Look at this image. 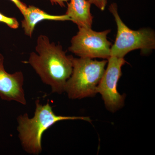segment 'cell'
<instances>
[{"label":"cell","mask_w":155,"mask_h":155,"mask_svg":"<svg viewBox=\"0 0 155 155\" xmlns=\"http://www.w3.org/2000/svg\"><path fill=\"white\" fill-rule=\"evenodd\" d=\"M109 10L114 16L117 26L116 40L111 48V56L124 58L134 50H140L143 54H146L155 49L153 30L148 28L133 30L128 28L120 18L116 3L111 4Z\"/></svg>","instance_id":"cell-4"},{"label":"cell","mask_w":155,"mask_h":155,"mask_svg":"<svg viewBox=\"0 0 155 155\" xmlns=\"http://www.w3.org/2000/svg\"><path fill=\"white\" fill-rule=\"evenodd\" d=\"M107 61L89 58L72 59V71L67 80L65 92L70 99H81L94 97Z\"/></svg>","instance_id":"cell-3"},{"label":"cell","mask_w":155,"mask_h":155,"mask_svg":"<svg viewBox=\"0 0 155 155\" xmlns=\"http://www.w3.org/2000/svg\"><path fill=\"white\" fill-rule=\"evenodd\" d=\"M24 19L21 21L22 27L26 36L31 37L35 26L39 22L45 20L52 21H70L66 15H54L48 14L38 8L32 5L27 6Z\"/></svg>","instance_id":"cell-8"},{"label":"cell","mask_w":155,"mask_h":155,"mask_svg":"<svg viewBox=\"0 0 155 155\" xmlns=\"http://www.w3.org/2000/svg\"><path fill=\"white\" fill-rule=\"evenodd\" d=\"M107 67L97 87V93L101 95L108 110L115 113L123 107L125 95L117 90V84L122 75V68L126 63L124 58L111 56Z\"/></svg>","instance_id":"cell-6"},{"label":"cell","mask_w":155,"mask_h":155,"mask_svg":"<svg viewBox=\"0 0 155 155\" xmlns=\"http://www.w3.org/2000/svg\"><path fill=\"white\" fill-rule=\"evenodd\" d=\"M35 52L30 53L28 63L52 92H65L67 80L72 71V56L67 55L60 44L50 41L47 36L38 37Z\"/></svg>","instance_id":"cell-1"},{"label":"cell","mask_w":155,"mask_h":155,"mask_svg":"<svg viewBox=\"0 0 155 155\" xmlns=\"http://www.w3.org/2000/svg\"><path fill=\"white\" fill-rule=\"evenodd\" d=\"M66 14L79 28H91L93 17L91 4L87 0H69Z\"/></svg>","instance_id":"cell-9"},{"label":"cell","mask_w":155,"mask_h":155,"mask_svg":"<svg viewBox=\"0 0 155 155\" xmlns=\"http://www.w3.org/2000/svg\"><path fill=\"white\" fill-rule=\"evenodd\" d=\"M110 30L95 31L89 28H79L72 38L69 51L79 58L108 60L111 56L112 44L107 36Z\"/></svg>","instance_id":"cell-5"},{"label":"cell","mask_w":155,"mask_h":155,"mask_svg":"<svg viewBox=\"0 0 155 155\" xmlns=\"http://www.w3.org/2000/svg\"><path fill=\"white\" fill-rule=\"evenodd\" d=\"M0 22L5 23L12 29L19 28V23L16 18L8 17L0 12Z\"/></svg>","instance_id":"cell-10"},{"label":"cell","mask_w":155,"mask_h":155,"mask_svg":"<svg viewBox=\"0 0 155 155\" xmlns=\"http://www.w3.org/2000/svg\"><path fill=\"white\" fill-rule=\"evenodd\" d=\"M52 5L55 4L61 7H66V3H68L69 0H49Z\"/></svg>","instance_id":"cell-13"},{"label":"cell","mask_w":155,"mask_h":155,"mask_svg":"<svg viewBox=\"0 0 155 155\" xmlns=\"http://www.w3.org/2000/svg\"><path fill=\"white\" fill-rule=\"evenodd\" d=\"M35 104L33 117L30 118L27 114H24L19 115L17 118L18 137L22 149L29 154L38 155L41 153L43 134L57 122L77 120L91 122L89 117L57 115L48 102L42 104L39 100H37Z\"/></svg>","instance_id":"cell-2"},{"label":"cell","mask_w":155,"mask_h":155,"mask_svg":"<svg viewBox=\"0 0 155 155\" xmlns=\"http://www.w3.org/2000/svg\"><path fill=\"white\" fill-rule=\"evenodd\" d=\"M10 1L14 3L17 7V8L19 9L22 15L24 16L26 13L27 6L24 3L21 2L20 0H10Z\"/></svg>","instance_id":"cell-12"},{"label":"cell","mask_w":155,"mask_h":155,"mask_svg":"<svg viewBox=\"0 0 155 155\" xmlns=\"http://www.w3.org/2000/svg\"><path fill=\"white\" fill-rule=\"evenodd\" d=\"M5 58L0 53V98L4 101H15L23 105L27 104L23 89V73L18 71L11 74L4 66Z\"/></svg>","instance_id":"cell-7"},{"label":"cell","mask_w":155,"mask_h":155,"mask_svg":"<svg viewBox=\"0 0 155 155\" xmlns=\"http://www.w3.org/2000/svg\"><path fill=\"white\" fill-rule=\"evenodd\" d=\"M91 5H94L101 11H104L107 3V0H87Z\"/></svg>","instance_id":"cell-11"}]
</instances>
